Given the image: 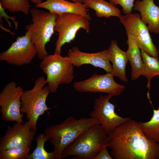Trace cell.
I'll list each match as a JSON object with an SVG mask.
<instances>
[{
  "instance_id": "obj_2",
  "label": "cell",
  "mask_w": 159,
  "mask_h": 159,
  "mask_svg": "<svg viewBox=\"0 0 159 159\" xmlns=\"http://www.w3.org/2000/svg\"><path fill=\"white\" fill-rule=\"evenodd\" d=\"M100 124L96 119L90 117L77 119L67 118L60 124L47 126L44 133L54 146L56 159H62L64 150L77 137L92 126Z\"/></svg>"
},
{
  "instance_id": "obj_10",
  "label": "cell",
  "mask_w": 159,
  "mask_h": 159,
  "mask_svg": "<svg viewBox=\"0 0 159 159\" xmlns=\"http://www.w3.org/2000/svg\"><path fill=\"white\" fill-rule=\"evenodd\" d=\"M24 91L14 81L4 86L0 93V111L3 120L24 123L23 114L20 112L21 97Z\"/></svg>"
},
{
  "instance_id": "obj_24",
  "label": "cell",
  "mask_w": 159,
  "mask_h": 159,
  "mask_svg": "<svg viewBox=\"0 0 159 159\" xmlns=\"http://www.w3.org/2000/svg\"><path fill=\"white\" fill-rule=\"evenodd\" d=\"M31 147H16L0 151V159H26Z\"/></svg>"
},
{
  "instance_id": "obj_17",
  "label": "cell",
  "mask_w": 159,
  "mask_h": 159,
  "mask_svg": "<svg viewBox=\"0 0 159 159\" xmlns=\"http://www.w3.org/2000/svg\"><path fill=\"white\" fill-rule=\"evenodd\" d=\"M109 58L112 63V73L121 81L127 83L125 69L128 61L126 52L120 49L116 40H112L107 49Z\"/></svg>"
},
{
  "instance_id": "obj_30",
  "label": "cell",
  "mask_w": 159,
  "mask_h": 159,
  "mask_svg": "<svg viewBox=\"0 0 159 159\" xmlns=\"http://www.w3.org/2000/svg\"></svg>"
},
{
  "instance_id": "obj_7",
  "label": "cell",
  "mask_w": 159,
  "mask_h": 159,
  "mask_svg": "<svg viewBox=\"0 0 159 159\" xmlns=\"http://www.w3.org/2000/svg\"><path fill=\"white\" fill-rule=\"evenodd\" d=\"M81 29L87 33L90 32L89 20L84 16L72 13L57 14L54 31L58 33V37L55 44V52L61 53L62 47L73 40Z\"/></svg>"
},
{
  "instance_id": "obj_3",
  "label": "cell",
  "mask_w": 159,
  "mask_h": 159,
  "mask_svg": "<svg viewBox=\"0 0 159 159\" xmlns=\"http://www.w3.org/2000/svg\"><path fill=\"white\" fill-rule=\"evenodd\" d=\"M108 135L100 124L85 130L64 150L62 158L73 156L74 159H94L100 150L107 147Z\"/></svg>"
},
{
  "instance_id": "obj_16",
  "label": "cell",
  "mask_w": 159,
  "mask_h": 159,
  "mask_svg": "<svg viewBox=\"0 0 159 159\" xmlns=\"http://www.w3.org/2000/svg\"><path fill=\"white\" fill-rule=\"evenodd\" d=\"M133 9L140 13L142 21L148 25L150 32L159 33V7L155 5L154 0H137Z\"/></svg>"
},
{
  "instance_id": "obj_21",
  "label": "cell",
  "mask_w": 159,
  "mask_h": 159,
  "mask_svg": "<svg viewBox=\"0 0 159 159\" xmlns=\"http://www.w3.org/2000/svg\"><path fill=\"white\" fill-rule=\"evenodd\" d=\"M153 112L150 120L140 123L142 130L146 136L159 143V106L157 110L153 109Z\"/></svg>"
},
{
  "instance_id": "obj_22",
  "label": "cell",
  "mask_w": 159,
  "mask_h": 159,
  "mask_svg": "<svg viewBox=\"0 0 159 159\" xmlns=\"http://www.w3.org/2000/svg\"><path fill=\"white\" fill-rule=\"evenodd\" d=\"M35 140L36 147L33 152L29 154L27 159H56L54 151L48 152L44 149L45 143L49 140L44 133L40 134Z\"/></svg>"
},
{
  "instance_id": "obj_6",
  "label": "cell",
  "mask_w": 159,
  "mask_h": 159,
  "mask_svg": "<svg viewBox=\"0 0 159 159\" xmlns=\"http://www.w3.org/2000/svg\"><path fill=\"white\" fill-rule=\"evenodd\" d=\"M39 66L47 76V86L52 93L57 92L59 85L69 84L73 80L74 66L67 56L63 57L61 53L48 54Z\"/></svg>"
},
{
  "instance_id": "obj_12",
  "label": "cell",
  "mask_w": 159,
  "mask_h": 159,
  "mask_svg": "<svg viewBox=\"0 0 159 159\" xmlns=\"http://www.w3.org/2000/svg\"><path fill=\"white\" fill-rule=\"evenodd\" d=\"M114 76L112 72L104 74H94L87 79L74 82L73 87L80 92H103L113 97L117 96L122 92L125 86L117 83Z\"/></svg>"
},
{
  "instance_id": "obj_26",
  "label": "cell",
  "mask_w": 159,
  "mask_h": 159,
  "mask_svg": "<svg viewBox=\"0 0 159 159\" xmlns=\"http://www.w3.org/2000/svg\"><path fill=\"white\" fill-rule=\"evenodd\" d=\"M4 9L0 4V19H1L2 17H5L6 21L8 23L9 26L10 27H11V23L8 20L9 18H10L13 21L15 26V29L17 30L18 26V22L15 21V18L14 16L11 17L9 16L4 11Z\"/></svg>"
},
{
  "instance_id": "obj_18",
  "label": "cell",
  "mask_w": 159,
  "mask_h": 159,
  "mask_svg": "<svg viewBox=\"0 0 159 159\" xmlns=\"http://www.w3.org/2000/svg\"><path fill=\"white\" fill-rule=\"evenodd\" d=\"M126 43L128 48L126 52L128 61L131 66V79L135 80L142 75L143 64L140 49L133 37L126 32Z\"/></svg>"
},
{
  "instance_id": "obj_19",
  "label": "cell",
  "mask_w": 159,
  "mask_h": 159,
  "mask_svg": "<svg viewBox=\"0 0 159 159\" xmlns=\"http://www.w3.org/2000/svg\"><path fill=\"white\" fill-rule=\"evenodd\" d=\"M83 4L87 8L94 10L98 18H119L121 15L120 11L115 6L104 0H84Z\"/></svg>"
},
{
  "instance_id": "obj_8",
  "label": "cell",
  "mask_w": 159,
  "mask_h": 159,
  "mask_svg": "<svg viewBox=\"0 0 159 159\" xmlns=\"http://www.w3.org/2000/svg\"><path fill=\"white\" fill-rule=\"evenodd\" d=\"M119 18L126 32L133 37L141 50L151 56L158 57V50L153 43L147 25L142 21L140 14L130 13L121 15Z\"/></svg>"
},
{
  "instance_id": "obj_11",
  "label": "cell",
  "mask_w": 159,
  "mask_h": 159,
  "mask_svg": "<svg viewBox=\"0 0 159 159\" xmlns=\"http://www.w3.org/2000/svg\"><path fill=\"white\" fill-rule=\"evenodd\" d=\"M18 36L6 50L0 54V60L18 66L30 63L37 53L30 39L29 32Z\"/></svg>"
},
{
  "instance_id": "obj_13",
  "label": "cell",
  "mask_w": 159,
  "mask_h": 159,
  "mask_svg": "<svg viewBox=\"0 0 159 159\" xmlns=\"http://www.w3.org/2000/svg\"><path fill=\"white\" fill-rule=\"evenodd\" d=\"M36 131L33 129L29 121L16 122L12 126H9L4 135L0 138V151L23 146L31 147Z\"/></svg>"
},
{
  "instance_id": "obj_29",
  "label": "cell",
  "mask_w": 159,
  "mask_h": 159,
  "mask_svg": "<svg viewBox=\"0 0 159 159\" xmlns=\"http://www.w3.org/2000/svg\"><path fill=\"white\" fill-rule=\"evenodd\" d=\"M69 0L74 2H80L83 3L84 0Z\"/></svg>"
},
{
  "instance_id": "obj_14",
  "label": "cell",
  "mask_w": 159,
  "mask_h": 159,
  "mask_svg": "<svg viewBox=\"0 0 159 159\" xmlns=\"http://www.w3.org/2000/svg\"><path fill=\"white\" fill-rule=\"evenodd\" d=\"M67 56L74 66L79 67L83 64H90L103 69L107 73H112L107 49L88 53L81 51L77 47H73L68 52Z\"/></svg>"
},
{
  "instance_id": "obj_25",
  "label": "cell",
  "mask_w": 159,
  "mask_h": 159,
  "mask_svg": "<svg viewBox=\"0 0 159 159\" xmlns=\"http://www.w3.org/2000/svg\"><path fill=\"white\" fill-rule=\"evenodd\" d=\"M110 3L115 6L120 5L122 7L123 13L126 14L131 13L134 6L135 0H109Z\"/></svg>"
},
{
  "instance_id": "obj_4",
  "label": "cell",
  "mask_w": 159,
  "mask_h": 159,
  "mask_svg": "<svg viewBox=\"0 0 159 159\" xmlns=\"http://www.w3.org/2000/svg\"><path fill=\"white\" fill-rule=\"evenodd\" d=\"M32 22L25 27L37 52L38 57L42 60L48 54L45 46L54 31L57 14L37 9L30 10Z\"/></svg>"
},
{
  "instance_id": "obj_27",
  "label": "cell",
  "mask_w": 159,
  "mask_h": 159,
  "mask_svg": "<svg viewBox=\"0 0 159 159\" xmlns=\"http://www.w3.org/2000/svg\"><path fill=\"white\" fill-rule=\"evenodd\" d=\"M107 147L102 148L98 153L94 159H112V157L110 155L107 149Z\"/></svg>"
},
{
  "instance_id": "obj_28",
  "label": "cell",
  "mask_w": 159,
  "mask_h": 159,
  "mask_svg": "<svg viewBox=\"0 0 159 159\" xmlns=\"http://www.w3.org/2000/svg\"><path fill=\"white\" fill-rule=\"evenodd\" d=\"M28 1H30L35 4L36 5L40 4L42 2L43 0H27Z\"/></svg>"
},
{
  "instance_id": "obj_15",
  "label": "cell",
  "mask_w": 159,
  "mask_h": 159,
  "mask_svg": "<svg viewBox=\"0 0 159 159\" xmlns=\"http://www.w3.org/2000/svg\"><path fill=\"white\" fill-rule=\"evenodd\" d=\"M35 7L46 9L50 12L58 15L72 13L81 15L89 21L91 19L88 9L83 3L80 2H71L67 0H46L35 5Z\"/></svg>"
},
{
  "instance_id": "obj_1",
  "label": "cell",
  "mask_w": 159,
  "mask_h": 159,
  "mask_svg": "<svg viewBox=\"0 0 159 159\" xmlns=\"http://www.w3.org/2000/svg\"><path fill=\"white\" fill-rule=\"evenodd\" d=\"M107 147L114 159H159V143L147 137L140 122L131 118L108 135Z\"/></svg>"
},
{
  "instance_id": "obj_23",
  "label": "cell",
  "mask_w": 159,
  "mask_h": 159,
  "mask_svg": "<svg viewBox=\"0 0 159 159\" xmlns=\"http://www.w3.org/2000/svg\"><path fill=\"white\" fill-rule=\"evenodd\" d=\"M0 4L5 9L10 12H21L27 15L31 7L27 0H0Z\"/></svg>"
},
{
  "instance_id": "obj_5",
  "label": "cell",
  "mask_w": 159,
  "mask_h": 159,
  "mask_svg": "<svg viewBox=\"0 0 159 159\" xmlns=\"http://www.w3.org/2000/svg\"><path fill=\"white\" fill-rule=\"evenodd\" d=\"M45 77H41L35 81L33 88L24 91L21 97L20 112L26 115V118L32 128L37 130V124L39 117L51 108L46 104L47 97L50 92Z\"/></svg>"
},
{
  "instance_id": "obj_20",
  "label": "cell",
  "mask_w": 159,
  "mask_h": 159,
  "mask_svg": "<svg viewBox=\"0 0 159 159\" xmlns=\"http://www.w3.org/2000/svg\"><path fill=\"white\" fill-rule=\"evenodd\" d=\"M141 51L143 64L142 75L147 78L146 87L150 90L152 79L159 75V60L158 57L151 56L143 50Z\"/></svg>"
},
{
  "instance_id": "obj_9",
  "label": "cell",
  "mask_w": 159,
  "mask_h": 159,
  "mask_svg": "<svg viewBox=\"0 0 159 159\" xmlns=\"http://www.w3.org/2000/svg\"><path fill=\"white\" fill-rule=\"evenodd\" d=\"M113 96L109 94L101 95L95 100L93 110L89 113L90 117L100 122L107 135L117 127L131 118L122 117L115 111V106L110 102Z\"/></svg>"
}]
</instances>
